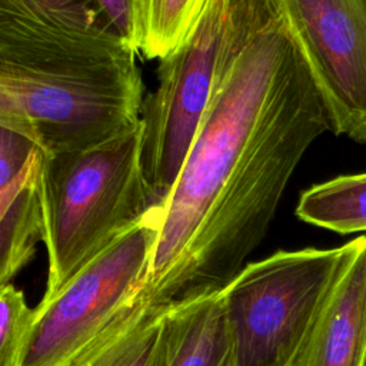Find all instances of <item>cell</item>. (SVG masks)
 <instances>
[{
	"instance_id": "obj_5",
	"label": "cell",
	"mask_w": 366,
	"mask_h": 366,
	"mask_svg": "<svg viewBox=\"0 0 366 366\" xmlns=\"http://www.w3.org/2000/svg\"><path fill=\"white\" fill-rule=\"evenodd\" d=\"M163 207L127 230L54 296L34 307L16 366H60L84 347L149 279Z\"/></svg>"
},
{
	"instance_id": "obj_11",
	"label": "cell",
	"mask_w": 366,
	"mask_h": 366,
	"mask_svg": "<svg viewBox=\"0 0 366 366\" xmlns=\"http://www.w3.org/2000/svg\"><path fill=\"white\" fill-rule=\"evenodd\" d=\"M41 153L21 186L6 202L0 203V287L34 256L37 243L44 242L46 222L40 190Z\"/></svg>"
},
{
	"instance_id": "obj_15",
	"label": "cell",
	"mask_w": 366,
	"mask_h": 366,
	"mask_svg": "<svg viewBox=\"0 0 366 366\" xmlns=\"http://www.w3.org/2000/svg\"><path fill=\"white\" fill-rule=\"evenodd\" d=\"M34 322V309L11 283L0 287V366H16Z\"/></svg>"
},
{
	"instance_id": "obj_13",
	"label": "cell",
	"mask_w": 366,
	"mask_h": 366,
	"mask_svg": "<svg viewBox=\"0 0 366 366\" xmlns=\"http://www.w3.org/2000/svg\"><path fill=\"white\" fill-rule=\"evenodd\" d=\"M206 0H139L142 19L140 53L163 59L189 34Z\"/></svg>"
},
{
	"instance_id": "obj_8",
	"label": "cell",
	"mask_w": 366,
	"mask_h": 366,
	"mask_svg": "<svg viewBox=\"0 0 366 366\" xmlns=\"http://www.w3.org/2000/svg\"><path fill=\"white\" fill-rule=\"evenodd\" d=\"M293 366H366V236L345 256Z\"/></svg>"
},
{
	"instance_id": "obj_14",
	"label": "cell",
	"mask_w": 366,
	"mask_h": 366,
	"mask_svg": "<svg viewBox=\"0 0 366 366\" xmlns=\"http://www.w3.org/2000/svg\"><path fill=\"white\" fill-rule=\"evenodd\" d=\"M41 153L27 133L0 124V203L16 193Z\"/></svg>"
},
{
	"instance_id": "obj_7",
	"label": "cell",
	"mask_w": 366,
	"mask_h": 366,
	"mask_svg": "<svg viewBox=\"0 0 366 366\" xmlns=\"http://www.w3.org/2000/svg\"><path fill=\"white\" fill-rule=\"evenodd\" d=\"M330 130L366 144V0H279Z\"/></svg>"
},
{
	"instance_id": "obj_12",
	"label": "cell",
	"mask_w": 366,
	"mask_h": 366,
	"mask_svg": "<svg viewBox=\"0 0 366 366\" xmlns=\"http://www.w3.org/2000/svg\"><path fill=\"white\" fill-rule=\"evenodd\" d=\"M300 220L340 234L366 232V173L337 176L300 194Z\"/></svg>"
},
{
	"instance_id": "obj_17",
	"label": "cell",
	"mask_w": 366,
	"mask_h": 366,
	"mask_svg": "<svg viewBox=\"0 0 366 366\" xmlns=\"http://www.w3.org/2000/svg\"><path fill=\"white\" fill-rule=\"evenodd\" d=\"M39 7L54 19L77 26H107L103 20L96 0H33Z\"/></svg>"
},
{
	"instance_id": "obj_6",
	"label": "cell",
	"mask_w": 366,
	"mask_h": 366,
	"mask_svg": "<svg viewBox=\"0 0 366 366\" xmlns=\"http://www.w3.org/2000/svg\"><path fill=\"white\" fill-rule=\"evenodd\" d=\"M227 11L229 0H206L186 39L160 59L143 102L142 170L153 206L166 204L207 109Z\"/></svg>"
},
{
	"instance_id": "obj_1",
	"label": "cell",
	"mask_w": 366,
	"mask_h": 366,
	"mask_svg": "<svg viewBox=\"0 0 366 366\" xmlns=\"http://www.w3.org/2000/svg\"><path fill=\"white\" fill-rule=\"evenodd\" d=\"M330 119L279 0H229L210 100L162 210L149 279L172 302L226 287Z\"/></svg>"
},
{
	"instance_id": "obj_18",
	"label": "cell",
	"mask_w": 366,
	"mask_h": 366,
	"mask_svg": "<svg viewBox=\"0 0 366 366\" xmlns=\"http://www.w3.org/2000/svg\"><path fill=\"white\" fill-rule=\"evenodd\" d=\"M223 366H227V360H226V363H224V365H223Z\"/></svg>"
},
{
	"instance_id": "obj_16",
	"label": "cell",
	"mask_w": 366,
	"mask_h": 366,
	"mask_svg": "<svg viewBox=\"0 0 366 366\" xmlns=\"http://www.w3.org/2000/svg\"><path fill=\"white\" fill-rule=\"evenodd\" d=\"M96 3L106 24L140 53L142 19L139 0H96Z\"/></svg>"
},
{
	"instance_id": "obj_4",
	"label": "cell",
	"mask_w": 366,
	"mask_h": 366,
	"mask_svg": "<svg viewBox=\"0 0 366 366\" xmlns=\"http://www.w3.org/2000/svg\"><path fill=\"white\" fill-rule=\"evenodd\" d=\"M343 256L307 247L246 264L222 289L227 366H293Z\"/></svg>"
},
{
	"instance_id": "obj_2",
	"label": "cell",
	"mask_w": 366,
	"mask_h": 366,
	"mask_svg": "<svg viewBox=\"0 0 366 366\" xmlns=\"http://www.w3.org/2000/svg\"><path fill=\"white\" fill-rule=\"evenodd\" d=\"M137 53L109 26L77 27L33 0H0V124L46 156L120 136L144 102Z\"/></svg>"
},
{
	"instance_id": "obj_10",
	"label": "cell",
	"mask_w": 366,
	"mask_h": 366,
	"mask_svg": "<svg viewBox=\"0 0 366 366\" xmlns=\"http://www.w3.org/2000/svg\"><path fill=\"white\" fill-rule=\"evenodd\" d=\"M166 366H223L229 353L222 290L173 302Z\"/></svg>"
},
{
	"instance_id": "obj_9",
	"label": "cell",
	"mask_w": 366,
	"mask_h": 366,
	"mask_svg": "<svg viewBox=\"0 0 366 366\" xmlns=\"http://www.w3.org/2000/svg\"><path fill=\"white\" fill-rule=\"evenodd\" d=\"M167 300L146 282L114 317L60 366H166Z\"/></svg>"
},
{
	"instance_id": "obj_3",
	"label": "cell",
	"mask_w": 366,
	"mask_h": 366,
	"mask_svg": "<svg viewBox=\"0 0 366 366\" xmlns=\"http://www.w3.org/2000/svg\"><path fill=\"white\" fill-rule=\"evenodd\" d=\"M143 123L102 144L43 154L40 190L49 254L41 300L140 223L153 207L142 170Z\"/></svg>"
}]
</instances>
